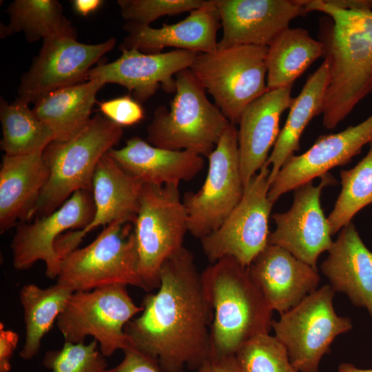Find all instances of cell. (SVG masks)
<instances>
[{"label":"cell","instance_id":"6da1fadb","mask_svg":"<svg viewBox=\"0 0 372 372\" xmlns=\"http://www.w3.org/2000/svg\"><path fill=\"white\" fill-rule=\"evenodd\" d=\"M141 307L125 333L131 347L156 360L163 372L198 370L211 356L213 310L185 247L164 262L157 292L147 294Z\"/></svg>","mask_w":372,"mask_h":372},{"label":"cell","instance_id":"7a4b0ae2","mask_svg":"<svg viewBox=\"0 0 372 372\" xmlns=\"http://www.w3.org/2000/svg\"><path fill=\"white\" fill-rule=\"evenodd\" d=\"M307 12L329 17L320 30L329 65L322 124L335 128L372 92V11L344 9L327 0H302Z\"/></svg>","mask_w":372,"mask_h":372},{"label":"cell","instance_id":"3957f363","mask_svg":"<svg viewBox=\"0 0 372 372\" xmlns=\"http://www.w3.org/2000/svg\"><path fill=\"white\" fill-rule=\"evenodd\" d=\"M200 278L213 310L211 355H235L245 342L269 333L273 311L247 267L227 256L206 267Z\"/></svg>","mask_w":372,"mask_h":372},{"label":"cell","instance_id":"277c9868","mask_svg":"<svg viewBox=\"0 0 372 372\" xmlns=\"http://www.w3.org/2000/svg\"><path fill=\"white\" fill-rule=\"evenodd\" d=\"M123 134V127L98 113L70 140L48 145L43 156L49 178L28 220L54 212L77 191L92 192L99 161L118 143Z\"/></svg>","mask_w":372,"mask_h":372},{"label":"cell","instance_id":"5b68a950","mask_svg":"<svg viewBox=\"0 0 372 372\" xmlns=\"http://www.w3.org/2000/svg\"><path fill=\"white\" fill-rule=\"evenodd\" d=\"M169 108L158 107L147 130V142L172 150H187L207 157L231 123L211 103L192 71L175 76Z\"/></svg>","mask_w":372,"mask_h":372},{"label":"cell","instance_id":"8992f818","mask_svg":"<svg viewBox=\"0 0 372 372\" xmlns=\"http://www.w3.org/2000/svg\"><path fill=\"white\" fill-rule=\"evenodd\" d=\"M187 231V214L178 185L143 184L134 222L143 290L159 287L163 265L183 247Z\"/></svg>","mask_w":372,"mask_h":372},{"label":"cell","instance_id":"52a82bcc","mask_svg":"<svg viewBox=\"0 0 372 372\" xmlns=\"http://www.w3.org/2000/svg\"><path fill=\"white\" fill-rule=\"evenodd\" d=\"M268 47L237 45L199 53L189 68L232 124H238L244 109L266 93Z\"/></svg>","mask_w":372,"mask_h":372},{"label":"cell","instance_id":"ba28073f","mask_svg":"<svg viewBox=\"0 0 372 372\" xmlns=\"http://www.w3.org/2000/svg\"><path fill=\"white\" fill-rule=\"evenodd\" d=\"M138 263L134 224L116 220L106 225L88 245L61 260L56 283L74 292L113 285L143 289Z\"/></svg>","mask_w":372,"mask_h":372},{"label":"cell","instance_id":"9c48e42d","mask_svg":"<svg viewBox=\"0 0 372 372\" xmlns=\"http://www.w3.org/2000/svg\"><path fill=\"white\" fill-rule=\"evenodd\" d=\"M127 287L113 285L74 291L56 322L65 342H84L92 336L105 358L132 347L125 327L143 308L134 303Z\"/></svg>","mask_w":372,"mask_h":372},{"label":"cell","instance_id":"30bf717a","mask_svg":"<svg viewBox=\"0 0 372 372\" xmlns=\"http://www.w3.org/2000/svg\"><path fill=\"white\" fill-rule=\"evenodd\" d=\"M335 293L330 285H325L272 321L274 336L298 372H319L320 361L331 352L334 339L353 327L351 318L336 313Z\"/></svg>","mask_w":372,"mask_h":372},{"label":"cell","instance_id":"8fae6325","mask_svg":"<svg viewBox=\"0 0 372 372\" xmlns=\"http://www.w3.org/2000/svg\"><path fill=\"white\" fill-rule=\"evenodd\" d=\"M207 158L208 171L203 186L183 198L188 231L200 240L223 223L244 193L236 125H229Z\"/></svg>","mask_w":372,"mask_h":372},{"label":"cell","instance_id":"7c38bea8","mask_svg":"<svg viewBox=\"0 0 372 372\" xmlns=\"http://www.w3.org/2000/svg\"><path fill=\"white\" fill-rule=\"evenodd\" d=\"M269 167L265 163L247 183L240 201L223 223L200 239L211 264L229 256L249 267L269 244V219L273 205L268 197Z\"/></svg>","mask_w":372,"mask_h":372},{"label":"cell","instance_id":"4fadbf2b","mask_svg":"<svg viewBox=\"0 0 372 372\" xmlns=\"http://www.w3.org/2000/svg\"><path fill=\"white\" fill-rule=\"evenodd\" d=\"M115 45L114 38L97 44L82 43L76 34L43 40L38 56L21 79L19 98L34 103L51 92L87 81L92 66Z\"/></svg>","mask_w":372,"mask_h":372},{"label":"cell","instance_id":"5bb4252c","mask_svg":"<svg viewBox=\"0 0 372 372\" xmlns=\"http://www.w3.org/2000/svg\"><path fill=\"white\" fill-rule=\"evenodd\" d=\"M94 212L92 192L79 190L50 214L19 225L11 242L13 267L26 270L42 260L46 276L56 278L61 263L55 250L57 239L66 230L87 227Z\"/></svg>","mask_w":372,"mask_h":372},{"label":"cell","instance_id":"9a60e30c","mask_svg":"<svg viewBox=\"0 0 372 372\" xmlns=\"http://www.w3.org/2000/svg\"><path fill=\"white\" fill-rule=\"evenodd\" d=\"M320 178L317 186L311 181L296 188L291 208L272 215L276 227L269 237V244L285 249L316 270L318 257L333 242L320 196L326 186L333 185L336 180L329 173Z\"/></svg>","mask_w":372,"mask_h":372},{"label":"cell","instance_id":"2e32d148","mask_svg":"<svg viewBox=\"0 0 372 372\" xmlns=\"http://www.w3.org/2000/svg\"><path fill=\"white\" fill-rule=\"evenodd\" d=\"M121 51V55L115 61L92 68L87 73V81L121 85L141 103L160 87L166 92L174 93V76L189 68L199 54L177 49L156 54H146L136 49Z\"/></svg>","mask_w":372,"mask_h":372},{"label":"cell","instance_id":"e0dca14e","mask_svg":"<svg viewBox=\"0 0 372 372\" xmlns=\"http://www.w3.org/2000/svg\"><path fill=\"white\" fill-rule=\"evenodd\" d=\"M372 143V114L343 131L320 136L300 155L290 156L270 186L268 197L274 204L284 194L321 177L334 167L348 164L362 147Z\"/></svg>","mask_w":372,"mask_h":372},{"label":"cell","instance_id":"ac0fdd59","mask_svg":"<svg viewBox=\"0 0 372 372\" xmlns=\"http://www.w3.org/2000/svg\"><path fill=\"white\" fill-rule=\"evenodd\" d=\"M223 34L218 48L269 46L307 12L302 0H215Z\"/></svg>","mask_w":372,"mask_h":372},{"label":"cell","instance_id":"d6986e66","mask_svg":"<svg viewBox=\"0 0 372 372\" xmlns=\"http://www.w3.org/2000/svg\"><path fill=\"white\" fill-rule=\"evenodd\" d=\"M143 183L127 173L107 153L99 161L92 180V197L95 212L92 222L83 229L62 234L55 243L61 260L78 248L91 231L116 220L134 224L139 206Z\"/></svg>","mask_w":372,"mask_h":372},{"label":"cell","instance_id":"ffe728a7","mask_svg":"<svg viewBox=\"0 0 372 372\" xmlns=\"http://www.w3.org/2000/svg\"><path fill=\"white\" fill-rule=\"evenodd\" d=\"M247 268L269 307L280 315L317 290L320 280L318 270L271 244Z\"/></svg>","mask_w":372,"mask_h":372},{"label":"cell","instance_id":"44dd1931","mask_svg":"<svg viewBox=\"0 0 372 372\" xmlns=\"http://www.w3.org/2000/svg\"><path fill=\"white\" fill-rule=\"evenodd\" d=\"M221 28L215 0H207L203 7L190 12L183 20L161 28L127 23V37L119 49H136L146 54H156L167 47L197 53H210L218 48L216 36Z\"/></svg>","mask_w":372,"mask_h":372},{"label":"cell","instance_id":"7402d4cb","mask_svg":"<svg viewBox=\"0 0 372 372\" xmlns=\"http://www.w3.org/2000/svg\"><path fill=\"white\" fill-rule=\"evenodd\" d=\"M292 86L268 90L249 104L238 122V151L244 187L266 163L280 133V119L291 103Z\"/></svg>","mask_w":372,"mask_h":372},{"label":"cell","instance_id":"603a6c76","mask_svg":"<svg viewBox=\"0 0 372 372\" xmlns=\"http://www.w3.org/2000/svg\"><path fill=\"white\" fill-rule=\"evenodd\" d=\"M127 173L143 184L177 185L193 179L204 167L203 156L187 150L154 146L134 136L120 149L107 152Z\"/></svg>","mask_w":372,"mask_h":372},{"label":"cell","instance_id":"cb8c5ba5","mask_svg":"<svg viewBox=\"0 0 372 372\" xmlns=\"http://www.w3.org/2000/svg\"><path fill=\"white\" fill-rule=\"evenodd\" d=\"M328 252L321 271L330 286L355 306L366 309L372 319V252L352 223L341 229Z\"/></svg>","mask_w":372,"mask_h":372},{"label":"cell","instance_id":"d4e9b609","mask_svg":"<svg viewBox=\"0 0 372 372\" xmlns=\"http://www.w3.org/2000/svg\"><path fill=\"white\" fill-rule=\"evenodd\" d=\"M50 176L43 152L4 155L0 169V232L25 222Z\"/></svg>","mask_w":372,"mask_h":372},{"label":"cell","instance_id":"484cf974","mask_svg":"<svg viewBox=\"0 0 372 372\" xmlns=\"http://www.w3.org/2000/svg\"><path fill=\"white\" fill-rule=\"evenodd\" d=\"M104 85L91 80L54 90L37 100L32 110L52 132L54 141H69L91 120L96 94Z\"/></svg>","mask_w":372,"mask_h":372},{"label":"cell","instance_id":"4316f807","mask_svg":"<svg viewBox=\"0 0 372 372\" xmlns=\"http://www.w3.org/2000/svg\"><path fill=\"white\" fill-rule=\"evenodd\" d=\"M329 79V65L324 59L311 74L300 94L293 98L286 122L280 130L266 164L270 167L271 185L284 163L300 149V137L313 117L322 114Z\"/></svg>","mask_w":372,"mask_h":372},{"label":"cell","instance_id":"83f0119b","mask_svg":"<svg viewBox=\"0 0 372 372\" xmlns=\"http://www.w3.org/2000/svg\"><path fill=\"white\" fill-rule=\"evenodd\" d=\"M323 54L322 43L314 39L308 30L289 27L268 46L266 62L269 90L292 86Z\"/></svg>","mask_w":372,"mask_h":372},{"label":"cell","instance_id":"f1b7e54d","mask_svg":"<svg viewBox=\"0 0 372 372\" xmlns=\"http://www.w3.org/2000/svg\"><path fill=\"white\" fill-rule=\"evenodd\" d=\"M73 293L59 283L46 289L34 284L23 286L19 293L25 331L19 353L22 359L29 360L39 353L43 338L51 330Z\"/></svg>","mask_w":372,"mask_h":372},{"label":"cell","instance_id":"f546056e","mask_svg":"<svg viewBox=\"0 0 372 372\" xmlns=\"http://www.w3.org/2000/svg\"><path fill=\"white\" fill-rule=\"evenodd\" d=\"M0 121L2 127L1 147L7 156H23L43 152L54 141L50 128L20 98L8 103L0 101Z\"/></svg>","mask_w":372,"mask_h":372},{"label":"cell","instance_id":"4dcf8cb0","mask_svg":"<svg viewBox=\"0 0 372 372\" xmlns=\"http://www.w3.org/2000/svg\"><path fill=\"white\" fill-rule=\"evenodd\" d=\"M8 25L1 29V37L23 32L28 42L61 35L76 34L75 28L63 15L56 0H15L7 8Z\"/></svg>","mask_w":372,"mask_h":372},{"label":"cell","instance_id":"1f68e13d","mask_svg":"<svg viewBox=\"0 0 372 372\" xmlns=\"http://www.w3.org/2000/svg\"><path fill=\"white\" fill-rule=\"evenodd\" d=\"M367 154L353 168L340 171L341 190L327 219L332 236L372 203V143Z\"/></svg>","mask_w":372,"mask_h":372},{"label":"cell","instance_id":"d6a6232c","mask_svg":"<svg viewBox=\"0 0 372 372\" xmlns=\"http://www.w3.org/2000/svg\"><path fill=\"white\" fill-rule=\"evenodd\" d=\"M235 356L242 372H298L283 344L269 333L245 342Z\"/></svg>","mask_w":372,"mask_h":372},{"label":"cell","instance_id":"836d02e7","mask_svg":"<svg viewBox=\"0 0 372 372\" xmlns=\"http://www.w3.org/2000/svg\"><path fill=\"white\" fill-rule=\"evenodd\" d=\"M43 364L50 372H106L108 369L95 340L88 344L65 342L61 349L45 353Z\"/></svg>","mask_w":372,"mask_h":372},{"label":"cell","instance_id":"e575fe53","mask_svg":"<svg viewBox=\"0 0 372 372\" xmlns=\"http://www.w3.org/2000/svg\"><path fill=\"white\" fill-rule=\"evenodd\" d=\"M207 0H118L122 17L127 23L149 25L161 17L198 9Z\"/></svg>","mask_w":372,"mask_h":372},{"label":"cell","instance_id":"d590c367","mask_svg":"<svg viewBox=\"0 0 372 372\" xmlns=\"http://www.w3.org/2000/svg\"><path fill=\"white\" fill-rule=\"evenodd\" d=\"M99 104L101 114L121 127L136 125L145 116L141 103L130 94L100 102Z\"/></svg>","mask_w":372,"mask_h":372},{"label":"cell","instance_id":"8d00e7d4","mask_svg":"<svg viewBox=\"0 0 372 372\" xmlns=\"http://www.w3.org/2000/svg\"><path fill=\"white\" fill-rule=\"evenodd\" d=\"M123 353L121 362L106 372H163L156 360L133 347L124 350Z\"/></svg>","mask_w":372,"mask_h":372},{"label":"cell","instance_id":"74e56055","mask_svg":"<svg viewBox=\"0 0 372 372\" xmlns=\"http://www.w3.org/2000/svg\"><path fill=\"white\" fill-rule=\"evenodd\" d=\"M19 342V335L14 331L6 329L0 323V372H10V360Z\"/></svg>","mask_w":372,"mask_h":372},{"label":"cell","instance_id":"f35d334b","mask_svg":"<svg viewBox=\"0 0 372 372\" xmlns=\"http://www.w3.org/2000/svg\"><path fill=\"white\" fill-rule=\"evenodd\" d=\"M197 371L198 372H242L235 355H211Z\"/></svg>","mask_w":372,"mask_h":372},{"label":"cell","instance_id":"ab89813d","mask_svg":"<svg viewBox=\"0 0 372 372\" xmlns=\"http://www.w3.org/2000/svg\"><path fill=\"white\" fill-rule=\"evenodd\" d=\"M73 7L76 12L87 17L95 12L103 3L101 0H74Z\"/></svg>","mask_w":372,"mask_h":372},{"label":"cell","instance_id":"60d3db41","mask_svg":"<svg viewBox=\"0 0 372 372\" xmlns=\"http://www.w3.org/2000/svg\"><path fill=\"white\" fill-rule=\"evenodd\" d=\"M338 372H372V369H359L355 367L353 364L342 362L338 366Z\"/></svg>","mask_w":372,"mask_h":372}]
</instances>
